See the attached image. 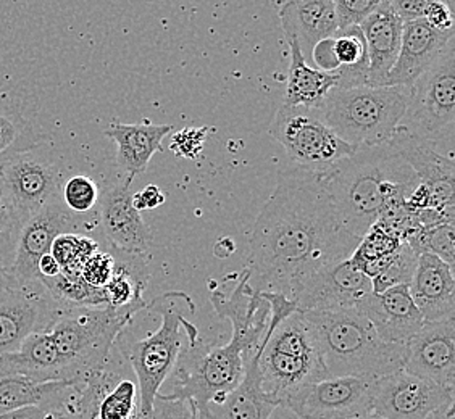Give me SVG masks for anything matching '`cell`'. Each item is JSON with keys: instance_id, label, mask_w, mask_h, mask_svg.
I'll return each mask as SVG.
<instances>
[{"instance_id": "1", "label": "cell", "mask_w": 455, "mask_h": 419, "mask_svg": "<svg viewBox=\"0 0 455 419\" xmlns=\"http://www.w3.org/2000/svg\"><path fill=\"white\" fill-rule=\"evenodd\" d=\"M324 193L320 176L281 171L276 189L255 219L249 239V286L289 298L291 281L330 263L349 260L359 247Z\"/></svg>"}, {"instance_id": "2", "label": "cell", "mask_w": 455, "mask_h": 419, "mask_svg": "<svg viewBox=\"0 0 455 419\" xmlns=\"http://www.w3.org/2000/svg\"><path fill=\"white\" fill-rule=\"evenodd\" d=\"M318 176L344 226L359 239L386 213L405 207L420 184L389 144L360 147Z\"/></svg>"}, {"instance_id": "3", "label": "cell", "mask_w": 455, "mask_h": 419, "mask_svg": "<svg viewBox=\"0 0 455 419\" xmlns=\"http://www.w3.org/2000/svg\"><path fill=\"white\" fill-rule=\"evenodd\" d=\"M150 305L160 314L157 329L138 339L124 328L115 342L138 377L142 416H150L154 399L173 373L181 350L199 339L197 328L188 320L196 310L189 296L167 292Z\"/></svg>"}, {"instance_id": "4", "label": "cell", "mask_w": 455, "mask_h": 419, "mask_svg": "<svg viewBox=\"0 0 455 419\" xmlns=\"http://www.w3.org/2000/svg\"><path fill=\"white\" fill-rule=\"evenodd\" d=\"M328 377L378 379L403 369V345L381 341L359 310L304 312Z\"/></svg>"}, {"instance_id": "5", "label": "cell", "mask_w": 455, "mask_h": 419, "mask_svg": "<svg viewBox=\"0 0 455 419\" xmlns=\"http://www.w3.org/2000/svg\"><path fill=\"white\" fill-rule=\"evenodd\" d=\"M263 336V332L233 331L225 345L202 339L188 344L176 361L173 389L167 395L193 400L199 419H204L211 405H220L243 381L245 360L257 352Z\"/></svg>"}, {"instance_id": "6", "label": "cell", "mask_w": 455, "mask_h": 419, "mask_svg": "<svg viewBox=\"0 0 455 419\" xmlns=\"http://www.w3.org/2000/svg\"><path fill=\"white\" fill-rule=\"evenodd\" d=\"M136 313L112 306H61L53 316L49 332L60 357L65 381L84 384L102 373L120 332Z\"/></svg>"}, {"instance_id": "7", "label": "cell", "mask_w": 455, "mask_h": 419, "mask_svg": "<svg viewBox=\"0 0 455 419\" xmlns=\"http://www.w3.org/2000/svg\"><path fill=\"white\" fill-rule=\"evenodd\" d=\"M411 88H333L320 105L324 123L352 147H379L395 138L411 104Z\"/></svg>"}, {"instance_id": "8", "label": "cell", "mask_w": 455, "mask_h": 419, "mask_svg": "<svg viewBox=\"0 0 455 419\" xmlns=\"http://www.w3.org/2000/svg\"><path fill=\"white\" fill-rule=\"evenodd\" d=\"M455 120V37L411 86V104L397 131L436 147H452Z\"/></svg>"}, {"instance_id": "9", "label": "cell", "mask_w": 455, "mask_h": 419, "mask_svg": "<svg viewBox=\"0 0 455 419\" xmlns=\"http://www.w3.org/2000/svg\"><path fill=\"white\" fill-rule=\"evenodd\" d=\"M270 134L284 147L294 168L315 175H324L357 150L324 123L318 108L281 105Z\"/></svg>"}, {"instance_id": "10", "label": "cell", "mask_w": 455, "mask_h": 419, "mask_svg": "<svg viewBox=\"0 0 455 419\" xmlns=\"http://www.w3.org/2000/svg\"><path fill=\"white\" fill-rule=\"evenodd\" d=\"M84 227L89 229V223L81 221L61 202L60 194L44 205L35 215L23 219L18 229L15 244L12 249L9 260V271L18 286H39L37 282V263L51 254L53 242L61 234L76 233Z\"/></svg>"}, {"instance_id": "11", "label": "cell", "mask_w": 455, "mask_h": 419, "mask_svg": "<svg viewBox=\"0 0 455 419\" xmlns=\"http://www.w3.org/2000/svg\"><path fill=\"white\" fill-rule=\"evenodd\" d=\"M371 294V280L350 260L330 263L291 281L289 300L299 312L355 310Z\"/></svg>"}, {"instance_id": "12", "label": "cell", "mask_w": 455, "mask_h": 419, "mask_svg": "<svg viewBox=\"0 0 455 419\" xmlns=\"http://www.w3.org/2000/svg\"><path fill=\"white\" fill-rule=\"evenodd\" d=\"M370 377H326L292 397L284 408L300 419H354L373 413Z\"/></svg>"}, {"instance_id": "13", "label": "cell", "mask_w": 455, "mask_h": 419, "mask_svg": "<svg viewBox=\"0 0 455 419\" xmlns=\"http://www.w3.org/2000/svg\"><path fill=\"white\" fill-rule=\"evenodd\" d=\"M37 150L17 154L0 165V187L21 221L60 194L59 168Z\"/></svg>"}, {"instance_id": "14", "label": "cell", "mask_w": 455, "mask_h": 419, "mask_svg": "<svg viewBox=\"0 0 455 419\" xmlns=\"http://www.w3.org/2000/svg\"><path fill=\"white\" fill-rule=\"evenodd\" d=\"M449 403H454V389L403 369L378 377L373 387V413L385 419H429Z\"/></svg>"}, {"instance_id": "15", "label": "cell", "mask_w": 455, "mask_h": 419, "mask_svg": "<svg viewBox=\"0 0 455 419\" xmlns=\"http://www.w3.org/2000/svg\"><path fill=\"white\" fill-rule=\"evenodd\" d=\"M403 371L454 389L455 316L423 324L403 344Z\"/></svg>"}, {"instance_id": "16", "label": "cell", "mask_w": 455, "mask_h": 419, "mask_svg": "<svg viewBox=\"0 0 455 419\" xmlns=\"http://www.w3.org/2000/svg\"><path fill=\"white\" fill-rule=\"evenodd\" d=\"M59 308L41 286L0 292V357L17 352L31 334L45 331Z\"/></svg>"}, {"instance_id": "17", "label": "cell", "mask_w": 455, "mask_h": 419, "mask_svg": "<svg viewBox=\"0 0 455 419\" xmlns=\"http://www.w3.org/2000/svg\"><path fill=\"white\" fill-rule=\"evenodd\" d=\"M132 181L124 179L106 187L97 205V218L107 242L124 254L144 257L152 245V231L132 207Z\"/></svg>"}, {"instance_id": "18", "label": "cell", "mask_w": 455, "mask_h": 419, "mask_svg": "<svg viewBox=\"0 0 455 419\" xmlns=\"http://www.w3.org/2000/svg\"><path fill=\"white\" fill-rule=\"evenodd\" d=\"M389 147L411 166L423 186H427L433 209L454 218V158L441 147L413 139L395 131Z\"/></svg>"}, {"instance_id": "19", "label": "cell", "mask_w": 455, "mask_h": 419, "mask_svg": "<svg viewBox=\"0 0 455 419\" xmlns=\"http://www.w3.org/2000/svg\"><path fill=\"white\" fill-rule=\"evenodd\" d=\"M355 310L367 318L381 341L403 345L425 324L407 284L370 294Z\"/></svg>"}, {"instance_id": "20", "label": "cell", "mask_w": 455, "mask_h": 419, "mask_svg": "<svg viewBox=\"0 0 455 419\" xmlns=\"http://www.w3.org/2000/svg\"><path fill=\"white\" fill-rule=\"evenodd\" d=\"M455 33H439L425 20L403 23L401 51L386 86L411 88L415 81L435 63Z\"/></svg>"}, {"instance_id": "21", "label": "cell", "mask_w": 455, "mask_h": 419, "mask_svg": "<svg viewBox=\"0 0 455 419\" xmlns=\"http://www.w3.org/2000/svg\"><path fill=\"white\" fill-rule=\"evenodd\" d=\"M409 289L425 323L455 316L454 268L438 257L419 255Z\"/></svg>"}, {"instance_id": "22", "label": "cell", "mask_w": 455, "mask_h": 419, "mask_svg": "<svg viewBox=\"0 0 455 419\" xmlns=\"http://www.w3.org/2000/svg\"><path fill=\"white\" fill-rule=\"evenodd\" d=\"M367 43L368 86H386L389 73L397 60L403 43V23L391 9L389 0H383L378 9L360 25Z\"/></svg>"}, {"instance_id": "23", "label": "cell", "mask_w": 455, "mask_h": 419, "mask_svg": "<svg viewBox=\"0 0 455 419\" xmlns=\"http://www.w3.org/2000/svg\"><path fill=\"white\" fill-rule=\"evenodd\" d=\"M281 27L286 41H296L310 65L312 51L320 41L338 33L334 0H294L280 10Z\"/></svg>"}, {"instance_id": "24", "label": "cell", "mask_w": 455, "mask_h": 419, "mask_svg": "<svg viewBox=\"0 0 455 419\" xmlns=\"http://www.w3.org/2000/svg\"><path fill=\"white\" fill-rule=\"evenodd\" d=\"M175 130L170 124H150L136 123L123 124L112 123L106 130L107 138L116 144V165L124 179L132 181L136 176L142 175L152 157L162 150V140Z\"/></svg>"}, {"instance_id": "25", "label": "cell", "mask_w": 455, "mask_h": 419, "mask_svg": "<svg viewBox=\"0 0 455 419\" xmlns=\"http://www.w3.org/2000/svg\"><path fill=\"white\" fill-rule=\"evenodd\" d=\"M81 385L70 383L39 384L23 376L0 369V413L36 407L55 416L57 411L65 410L75 399Z\"/></svg>"}, {"instance_id": "26", "label": "cell", "mask_w": 455, "mask_h": 419, "mask_svg": "<svg viewBox=\"0 0 455 419\" xmlns=\"http://www.w3.org/2000/svg\"><path fill=\"white\" fill-rule=\"evenodd\" d=\"M257 361V352L247 357L243 381L223 402L211 405L204 419H270L280 403L263 391Z\"/></svg>"}, {"instance_id": "27", "label": "cell", "mask_w": 455, "mask_h": 419, "mask_svg": "<svg viewBox=\"0 0 455 419\" xmlns=\"http://www.w3.org/2000/svg\"><path fill=\"white\" fill-rule=\"evenodd\" d=\"M0 369L39 384L67 383L60 357L47 331L31 334L17 352L0 357Z\"/></svg>"}, {"instance_id": "28", "label": "cell", "mask_w": 455, "mask_h": 419, "mask_svg": "<svg viewBox=\"0 0 455 419\" xmlns=\"http://www.w3.org/2000/svg\"><path fill=\"white\" fill-rule=\"evenodd\" d=\"M115 258L112 280L108 281L106 292L107 305L115 310H130L140 313L148 308L144 292L149 284V268L144 257L124 254L116 249L110 250Z\"/></svg>"}, {"instance_id": "29", "label": "cell", "mask_w": 455, "mask_h": 419, "mask_svg": "<svg viewBox=\"0 0 455 419\" xmlns=\"http://www.w3.org/2000/svg\"><path fill=\"white\" fill-rule=\"evenodd\" d=\"M291 65H289L288 84L284 92L286 107H308L320 108L324 97L338 86L336 73H323L312 68L304 60L296 41H288Z\"/></svg>"}, {"instance_id": "30", "label": "cell", "mask_w": 455, "mask_h": 419, "mask_svg": "<svg viewBox=\"0 0 455 419\" xmlns=\"http://www.w3.org/2000/svg\"><path fill=\"white\" fill-rule=\"evenodd\" d=\"M43 144V134L36 130L23 107L0 96V165L21 152L41 149Z\"/></svg>"}, {"instance_id": "31", "label": "cell", "mask_w": 455, "mask_h": 419, "mask_svg": "<svg viewBox=\"0 0 455 419\" xmlns=\"http://www.w3.org/2000/svg\"><path fill=\"white\" fill-rule=\"evenodd\" d=\"M334 37V55L339 63L338 86L339 89L368 86L367 43L360 27L338 31Z\"/></svg>"}, {"instance_id": "32", "label": "cell", "mask_w": 455, "mask_h": 419, "mask_svg": "<svg viewBox=\"0 0 455 419\" xmlns=\"http://www.w3.org/2000/svg\"><path fill=\"white\" fill-rule=\"evenodd\" d=\"M419 257L411 250V245L403 242L395 254L389 255L381 270L378 271L377 276L371 280V292L373 294H383L387 289L395 286L411 284L413 273L417 268Z\"/></svg>"}, {"instance_id": "33", "label": "cell", "mask_w": 455, "mask_h": 419, "mask_svg": "<svg viewBox=\"0 0 455 419\" xmlns=\"http://www.w3.org/2000/svg\"><path fill=\"white\" fill-rule=\"evenodd\" d=\"M100 249L99 242L89 236L70 233V234H61L55 239L51 255L55 258V262L60 265V270L63 274L76 276L81 274V268L89 257L96 254Z\"/></svg>"}, {"instance_id": "34", "label": "cell", "mask_w": 455, "mask_h": 419, "mask_svg": "<svg viewBox=\"0 0 455 419\" xmlns=\"http://www.w3.org/2000/svg\"><path fill=\"white\" fill-rule=\"evenodd\" d=\"M140 399L138 384L120 379L106 393L97 410V419H140Z\"/></svg>"}, {"instance_id": "35", "label": "cell", "mask_w": 455, "mask_h": 419, "mask_svg": "<svg viewBox=\"0 0 455 419\" xmlns=\"http://www.w3.org/2000/svg\"><path fill=\"white\" fill-rule=\"evenodd\" d=\"M60 197L65 207L70 210L73 215L83 217L97 209L100 191L92 178L76 175L61 183Z\"/></svg>"}, {"instance_id": "36", "label": "cell", "mask_w": 455, "mask_h": 419, "mask_svg": "<svg viewBox=\"0 0 455 419\" xmlns=\"http://www.w3.org/2000/svg\"><path fill=\"white\" fill-rule=\"evenodd\" d=\"M379 4L381 0H334L338 31L360 27L378 9Z\"/></svg>"}, {"instance_id": "37", "label": "cell", "mask_w": 455, "mask_h": 419, "mask_svg": "<svg viewBox=\"0 0 455 419\" xmlns=\"http://www.w3.org/2000/svg\"><path fill=\"white\" fill-rule=\"evenodd\" d=\"M21 218L18 217L13 205L0 187V257L9 265L12 249L15 244L18 229L21 226ZM9 268V266H7Z\"/></svg>"}, {"instance_id": "38", "label": "cell", "mask_w": 455, "mask_h": 419, "mask_svg": "<svg viewBox=\"0 0 455 419\" xmlns=\"http://www.w3.org/2000/svg\"><path fill=\"white\" fill-rule=\"evenodd\" d=\"M114 270L115 258L112 252L99 249L96 254L91 255L83 265L81 278L91 288L104 289L108 284V281L112 280Z\"/></svg>"}, {"instance_id": "39", "label": "cell", "mask_w": 455, "mask_h": 419, "mask_svg": "<svg viewBox=\"0 0 455 419\" xmlns=\"http://www.w3.org/2000/svg\"><path fill=\"white\" fill-rule=\"evenodd\" d=\"M152 419H199V411L196 408L193 400L189 399H175L170 395L157 393L154 399Z\"/></svg>"}, {"instance_id": "40", "label": "cell", "mask_w": 455, "mask_h": 419, "mask_svg": "<svg viewBox=\"0 0 455 419\" xmlns=\"http://www.w3.org/2000/svg\"><path fill=\"white\" fill-rule=\"evenodd\" d=\"M207 134H209V128H184L181 131L173 134L170 150L175 154L176 157L194 160L199 157V154L204 149Z\"/></svg>"}, {"instance_id": "41", "label": "cell", "mask_w": 455, "mask_h": 419, "mask_svg": "<svg viewBox=\"0 0 455 419\" xmlns=\"http://www.w3.org/2000/svg\"><path fill=\"white\" fill-rule=\"evenodd\" d=\"M454 7L452 0H428L423 20L439 33H455Z\"/></svg>"}, {"instance_id": "42", "label": "cell", "mask_w": 455, "mask_h": 419, "mask_svg": "<svg viewBox=\"0 0 455 419\" xmlns=\"http://www.w3.org/2000/svg\"><path fill=\"white\" fill-rule=\"evenodd\" d=\"M310 67L323 73H336L339 70V63L334 55V37L323 39L314 47Z\"/></svg>"}, {"instance_id": "43", "label": "cell", "mask_w": 455, "mask_h": 419, "mask_svg": "<svg viewBox=\"0 0 455 419\" xmlns=\"http://www.w3.org/2000/svg\"><path fill=\"white\" fill-rule=\"evenodd\" d=\"M389 5L403 23H409L415 20H423L428 0H389Z\"/></svg>"}, {"instance_id": "44", "label": "cell", "mask_w": 455, "mask_h": 419, "mask_svg": "<svg viewBox=\"0 0 455 419\" xmlns=\"http://www.w3.org/2000/svg\"><path fill=\"white\" fill-rule=\"evenodd\" d=\"M164 203H165V194L156 184H149L140 193L132 194V207L140 213L142 210L158 209Z\"/></svg>"}, {"instance_id": "45", "label": "cell", "mask_w": 455, "mask_h": 419, "mask_svg": "<svg viewBox=\"0 0 455 419\" xmlns=\"http://www.w3.org/2000/svg\"><path fill=\"white\" fill-rule=\"evenodd\" d=\"M60 265L55 262L52 255L47 254L37 263V282L41 280H51L60 274Z\"/></svg>"}, {"instance_id": "46", "label": "cell", "mask_w": 455, "mask_h": 419, "mask_svg": "<svg viewBox=\"0 0 455 419\" xmlns=\"http://www.w3.org/2000/svg\"><path fill=\"white\" fill-rule=\"evenodd\" d=\"M51 416L43 408H23V410L10 411V413H0V419H47Z\"/></svg>"}, {"instance_id": "47", "label": "cell", "mask_w": 455, "mask_h": 419, "mask_svg": "<svg viewBox=\"0 0 455 419\" xmlns=\"http://www.w3.org/2000/svg\"><path fill=\"white\" fill-rule=\"evenodd\" d=\"M235 252H236V242L233 239H229V237H223L215 244V255L219 258H228V257H231Z\"/></svg>"}, {"instance_id": "48", "label": "cell", "mask_w": 455, "mask_h": 419, "mask_svg": "<svg viewBox=\"0 0 455 419\" xmlns=\"http://www.w3.org/2000/svg\"><path fill=\"white\" fill-rule=\"evenodd\" d=\"M13 288H20V286H18L17 281L12 278L9 268H7V263L0 257V292Z\"/></svg>"}, {"instance_id": "49", "label": "cell", "mask_w": 455, "mask_h": 419, "mask_svg": "<svg viewBox=\"0 0 455 419\" xmlns=\"http://www.w3.org/2000/svg\"><path fill=\"white\" fill-rule=\"evenodd\" d=\"M429 419H454V403H449L444 408H441L438 413H435Z\"/></svg>"}, {"instance_id": "50", "label": "cell", "mask_w": 455, "mask_h": 419, "mask_svg": "<svg viewBox=\"0 0 455 419\" xmlns=\"http://www.w3.org/2000/svg\"><path fill=\"white\" fill-rule=\"evenodd\" d=\"M354 419H385L381 418V416H378L377 413H370V415H365V416H360V418Z\"/></svg>"}, {"instance_id": "51", "label": "cell", "mask_w": 455, "mask_h": 419, "mask_svg": "<svg viewBox=\"0 0 455 419\" xmlns=\"http://www.w3.org/2000/svg\"><path fill=\"white\" fill-rule=\"evenodd\" d=\"M47 419H55V418H53L52 415H51V416H49V418H47Z\"/></svg>"}]
</instances>
